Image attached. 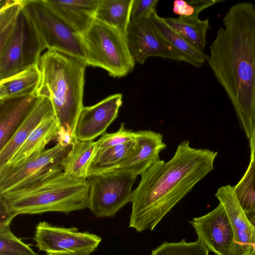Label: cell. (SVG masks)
Wrapping results in <instances>:
<instances>
[{
    "mask_svg": "<svg viewBox=\"0 0 255 255\" xmlns=\"http://www.w3.org/2000/svg\"><path fill=\"white\" fill-rule=\"evenodd\" d=\"M211 44L208 63L250 139L255 127V5H232Z\"/></svg>",
    "mask_w": 255,
    "mask_h": 255,
    "instance_id": "obj_1",
    "label": "cell"
},
{
    "mask_svg": "<svg viewBox=\"0 0 255 255\" xmlns=\"http://www.w3.org/2000/svg\"><path fill=\"white\" fill-rule=\"evenodd\" d=\"M218 152L192 147L189 140L178 145L168 161L159 160L142 173L133 190L129 227L152 231L194 186L214 169Z\"/></svg>",
    "mask_w": 255,
    "mask_h": 255,
    "instance_id": "obj_2",
    "label": "cell"
},
{
    "mask_svg": "<svg viewBox=\"0 0 255 255\" xmlns=\"http://www.w3.org/2000/svg\"><path fill=\"white\" fill-rule=\"evenodd\" d=\"M89 188L88 179L69 176L60 163L29 184L0 195L17 215L69 213L88 208Z\"/></svg>",
    "mask_w": 255,
    "mask_h": 255,
    "instance_id": "obj_3",
    "label": "cell"
},
{
    "mask_svg": "<svg viewBox=\"0 0 255 255\" xmlns=\"http://www.w3.org/2000/svg\"><path fill=\"white\" fill-rule=\"evenodd\" d=\"M41 79L37 90L39 96L52 103L59 129L74 136L83 104L84 60L64 53L48 50L40 57Z\"/></svg>",
    "mask_w": 255,
    "mask_h": 255,
    "instance_id": "obj_4",
    "label": "cell"
},
{
    "mask_svg": "<svg viewBox=\"0 0 255 255\" xmlns=\"http://www.w3.org/2000/svg\"><path fill=\"white\" fill-rule=\"evenodd\" d=\"M45 48L22 5L16 17L0 23V81L38 65Z\"/></svg>",
    "mask_w": 255,
    "mask_h": 255,
    "instance_id": "obj_5",
    "label": "cell"
},
{
    "mask_svg": "<svg viewBox=\"0 0 255 255\" xmlns=\"http://www.w3.org/2000/svg\"><path fill=\"white\" fill-rule=\"evenodd\" d=\"M81 36L87 66L104 69L115 78L125 77L133 70L135 61L126 34L95 19Z\"/></svg>",
    "mask_w": 255,
    "mask_h": 255,
    "instance_id": "obj_6",
    "label": "cell"
},
{
    "mask_svg": "<svg viewBox=\"0 0 255 255\" xmlns=\"http://www.w3.org/2000/svg\"><path fill=\"white\" fill-rule=\"evenodd\" d=\"M23 9L48 50L85 60L80 34L66 23L44 0H21Z\"/></svg>",
    "mask_w": 255,
    "mask_h": 255,
    "instance_id": "obj_7",
    "label": "cell"
},
{
    "mask_svg": "<svg viewBox=\"0 0 255 255\" xmlns=\"http://www.w3.org/2000/svg\"><path fill=\"white\" fill-rule=\"evenodd\" d=\"M137 175L119 168L88 177V208L97 218L113 217L133 195L132 187Z\"/></svg>",
    "mask_w": 255,
    "mask_h": 255,
    "instance_id": "obj_8",
    "label": "cell"
},
{
    "mask_svg": "<svg viewBox=\"0 0 255 255\" xmlns=\"http://www.w3.org/2000/svg\"><path fill=\"white\" fill-rule=\"evenodd\" d=\"M71 147L57 143L17 165L0 167V193L22 188L62 163Z\"/></svg>",
    "mask_w": 255,
    "mask_h": 255,
    "instance_id": "obj_9",
    "label": "cell"
},
{
    "mask_svg": "<svg viewBox=\"0 0 255 255\" xmlns=\"http://www.w3.org/2000/svg\"><path fill=\"white\" fill-rule=\"evenodd\" d=\"M33 240L39 251L46 253H80L91 254L100 245L102 238L76 227L52 225L46 221L36 226Z\"/></svg>",
    "mask_w": 255,
    "mask_h": 255,
    "instance_id": "obj_10",
    "label": "cell"
},
{
    "mask_svg": "<svg viewBox=\"0 0 255 255\" xmlns=\"http://www.w3.org/2000/svg\"><path fill=\"white\" fill-rule=\"evenodd\" d=\"M126 36L130 53L140 65L150 57L185 62L183 56L159 33L150 14L131 20Z\"/></svg>",
    "mask_w": 255,
    "mask_h": 255,
    "instance_id": "obj_11",
    "label": "cell"
},
{
    "mask_svg": "<svg viewBox=\"0 0 255 255\" xmlns=\"http://www.w3.org/2000/svg\"><path fill=\"white\" fill-rule=\"evenodd\" d=\"M209 251L216 255H234L235 239L229 217L221 203L213 210L189 222Z\"/></svg>",
    "mask_w": 255,
    "mask_h": 255,
    "instance_id": "obj_12",
    "label": "cell"
},
{
    "mask_svg": "<svg viewBox=\"0 0 255 255\" xmlns=\"http://www.w3.org/2000/svg\"><path fill=\"white\" fill-rule=\"evenodd\" d=\"M123 105V95L114 94L98 103L82 109L76 125L74 136L80 141L93 140L103 135L117 118Z\"/></svg>",
    "mask_w": 255,
    "mask_h": 255,
    "instance_id": "obj_13",
    "label": "cell"
},
{
    "mask_svg": "<svg viewBox=\"0 0 255 255\" xmlns=\"http://www.w3.org/2000/svg\"><path fill=\"white\" fill-rule=\"evenodd\" d=\"M215 196L229 217L234 234V255H255V229L241 207L230 185L219 188Z\"/></svg>",
    "mask_w": 255,
    "mask_h": 255,
    "instance_id": "obj_14",
    "label": "cell"
},
{
    "mask_svg": "<svg viewBox=\"0 0 255 255\" xmlns=\"http://www.w3.org/2000/svg\"><path fill=\"white\" fill-rule=\"evenodd\" d=\"M39 98L36 91L0 99V150L13 135Z\"/></svg>",
    "mask_w": 255,
    "mask_h": 255,
    "instance_id": "obj_15",
    "label": "cell"
},
{
    "mask_svg": "<svg viewBox=\"0 0 255 255\" xmlns=\"http://www.w3.org/2000/svg\"><path fill=\"white\" fill-rule=\"evenodd\" d=\"M135 148L119 168L141 175L159 161V153L165 148L163 135L149 130L135 131Z\"/></svg>",
    "mask_w": 255,
    "mask_h": 255,
    "instance_id": "obj_16",
    "label": "cell"
},
{
    "mask_svg": "<svg viewBox=\"0 0 255 255\" xmlns=\"http://www.w3.org/2000/svg\"><path fill=\"white\" fill-rule=\"evenodd\" d=\"M55 117L50 99L39 96L31 112L5 146L0 150V167L6 164L21 145L45 121Z\"/></svg>",
    "mask_w": 255,
    "mask_h": 255,
    "instance_id": "obj_17",
    "label": "cell"
},
{
    "mask_svg": "<svg viewBox=\"0 0 255 255\" xmlns=\"http://www.w3.org/2000/svg\"><path fill=\"white\" fill-rule=\"evenodd\" d=\"M100 0H44L52 10L66 23L81 35L95 19Z\"/></svg>",
    "mask_w": 255,
    "mask_h": 255,
    "instance_id": "obj_18",
    "label": "cell"
},
{
    "mask_svg": "<svg viewBox=\"0 0 255 255\" xmlns=\"http://www.w3.org/2000/svg\"><path fill=\"white\" fill-rule=\"evenodd\" d=\"M58 130L59 126L55 117L45 121L27 138L4 166L17 165L45 149L49 142L56 139Z\"/></svg>",
    "mask_w": 255,
    "mask_h": 255,
    "instance_id": "obj_19",
    "label": "cell"
},
{
    "mask_svg": "<svg viewBox=\"0 0 255 255\" xmlns=\"http://www.w3.org/2000/svg\"><path fill=\"white\" fill-rule=\"evenodd\" d=\"M150 17L159 33L183 56L185 62L200 67L207 61L209 55L191 45L166 23L164 18L159 16L156 11L152 12Z\"/></svg>",
    "mask_w": 255,
    "mask_h": 255,
    "instance_id": "obj_20",
    "label": "cell"
},
{
    "mask_svg": "<svg viewBox=\"0 0 255 255\" xmlns=\"http://www.w3.org/2000/svg\"><path fill=\"white\" fill-rule=\"evenodd\" d=\"M97 150L96 141L75 139L62 162L64 171L74 177L87 179L88 169Z\"/></svg>",
    "mask_w": 255,
    "mask_h": 255,
    "instance_id": "obj_21",
    "label": "cell"
},
{
    "mask_svg": "<svg viewBox=\"0 0 255 255\" xmlns=\"http://www.w3.org/2000/svg\"><path fill=\"white\" fill-rule=\"evenodd\" d=\"M132 0H100L95 19L126 34L131 22Z\"/></svg>",
    "mask_w": 255,
    "mask_h": 255,
    "instance_id": "obj_22",
    "label": "cell"
},
{
    "mask_svg": "<svg viewBox=\"0 0 255 255\" xmlns=\"http://www.w3.org/2000/svg\"><path fill=\"white\" fill-rule=\"evenodd\" d=\"M133 141L103 149L97 150L90 165L88 178L119 168L135 148Z\"/></svg>",
    "mask_w": 255,
    "mask_h": 255,
    "instance_id": "obj_23",
    "label": "cell"
},
{
    "mask_svg": "<svg viewBox=\"0 0 255 255\" xmlns=\"http://www.w3.org/2000/svg\"><path fill=\"white\" fill-rule=\"evenodd\" d=\"M166 23L179 33L191 45L203 51L206 44V35L210 29L208 18L179 16L178 18H164Z\"/></svg>",
    "mask_w": 255,
    "mask_h": 255,
    "instance_id": "obj_24",
    "label": "cell"
},
{
    "mask_svg": "<svg viewBox=\"0 0 255 255\" xmlns=\"http://www.w3.org/2000/svg\"><path fill=\"white\" fill-rule=\"evenodd\" d=\"M41 79L38 65L0 81V99L37 91Z\"/></svg>",
    "mask_w": 255,
    "mask_h": 255,
    "instance_id": "obj_25",
    "label": "cell"
},
{
    "mask_svg": "<svg viewBox=\"0 0 255 255\" xmlns=\"http://www.w3.org/2000/svg\"><path fill=\"white\" fill-rule=\"evenodd\" d=\"M234 191L246 215L255 213V157L250 159L246 172L234 186Z\"/></svg>",
    "mask_w": 255,
    "mask_h": 255,
    "instance_id": "obj_26",
    "label": "cell"
},
{
    "mask_svg": "<svg viewBox=\"0 0 255 255\" xmlns=\"http://www.w3.org/2000/svg\"><path fill=\"white\" fill-rule=\"evenodd\" d=\"M150 255H209V250L199 239L187 242H165L152 251Z\"/></svg>",
    "mask_w": 255,
    "mask_h": 255,
    "instance_id": "obj_27",
    "label": "cell"
},
{
    "mask_svg": "<svg viewBox=\"0 0 255 255\" xmlns=\"http://www.w3.org/2000/svg\"><path fill=\"white\" fill-rule=\"evenodd\" d=\"M0 255H37L27 244L17 238L9 227L0 228Z\"/></svg>",
    "mask_w": 255,
    "mask_h": 255,
    "instance_id": "obj_28",
    "label": "cell"
},
{
    "mask_svg": "<svg viewBox=\"0 0 255 255\" xmlns=\"http://www.w3.org/2000/svg\"><path fill=\"white\" fill-rule=\"evenodd\" d=\"M223 1L224 0H176L173 11L179 16L199 17V14L204 9Z\"/></svg>",
    "mask_w": 255,
    "mask_h": 255,
    "instance_id": "obj_29",
    "label": "cell"
},
{
    "mask_svg": "<svg viewBox=\"0 0 255 255\" xmlns=\"http://www.w3.org/2000/svg\"><path fill=\"white\" fill-rule=\"evenodd\" d=\"M135 136V132L126 128L125 123H122L118 130L105 133L96 141L97 149H103L133 141Z\"/></svg>",
    "mask_w": 255,
    "mask_h": 255,
    "instance_id": "obj_30",
    "label": "cell"
},
{
    "mask_svg": "<svg viewBox=\"0 0 255 255\" xmlns=\"http://www.w3.org/2000/svg\"><path fill=\"white\" fill-rule=\"evenodd\" d=\"M158 0H132L131 8V20L149 15L156 11Z\"/></svg>",
    "mask_w": 255,
    "mask_h": 255,
    "instance_id": "obj_31",
    "label": "cell"
},
{
    "mask_svg": "<svg viewBox=\"0 0 255 255\" xmlns=\"http://www.w3.org/2000/svg\"><path fill=\"white\" fill-rule=\"evenodd\" d=\"M17 215L9 208L0 195V228L9 227L11 221Z\"/></svg>",
    "mask_w": 255,
    "mask_h": 255,
    "instance_id": "obj_32",
    "label": "cell"
},
{
    "mask_svg": "<svg viewBox=\"0 0 255 255\" xmlns=\"http://www.w3.org/2000/svg\"><path fill=\"white\" fill-rule=\"evenodd\" d=\"M76 138L69 133L62 130L59 129L57 133L56 140L57 143L63 145H72Z\"/></svg>",
    "mask_w": 255,
    "mask_h": 255,
    "instance_id": "obj_33",
    "label": "cell"
},
{
    "mask_svg": "<svg viewBox=\"0 0 255 255\" xmlns=\"http://www.w3.org/2000/svg\"><path fill=\"white\" fill-rule=\"evenodd\" d=\"M250 140V146L251 149V158L252 159L255 157V127L253 132L252 135Z\"/></svg>",
    "mask_w": 255,
    "mask_h": 255,
    "instance_id": "obj_34",
    "label": "cell"
},
{
    "mask_svg": "<svg viewBox=\"0 0 255 255\" xmlns=\"http://www.w3.org/2000/svg\"><path fill=\"white\" fill-rule=\"evenodd\" d=\"M45 255H91V254L80 253H47Z\"/></svg>",
    "mask_w": 255,
    "mask_h": 255,
    "instance_id": "obj_35",
    "label": "cell"
},
{
    "mask_svg": "<svg viewBox=\"0 0 255 255\" xmlns=\"http://www.w3.org/2000/svg\"><path fill=\"white\" fill-rule=\"evenodd\" d=\"M249 219L252 226L255 229V213L251 218Z\"/></svg>",
    "mask_w": 255,
    "mask_h": 255,
    "instance_id": "obj_36",
    "label": "cell"
}]
</instances>
